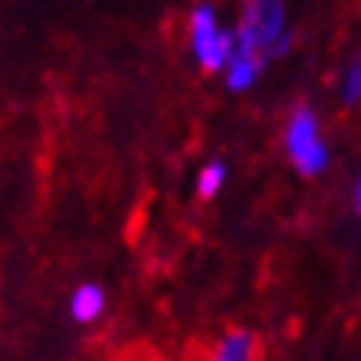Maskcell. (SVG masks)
<instances>
[{"label":"cell","instance_id":"5b68a950","mask_svg":"<svg viewBox=\"0 0 361 361\" xmlns=\"http://www.w3.org/2000/svg\"><path fill=\"white\" fill-rule=\"evenodd\" d=\"M265 60L262 54H232V60H229V66L222 70L226 73V87L232 90V93H242V90H249L255 80L262 77V70H265Z\"/></svg>","mask_w":361,"mask_h":361},{"label":"cell","instance_id":"ba28073f","mask_svg":"<svg viewBox=\"0 0 361 361\" xmlns=\"http://www.w3.org/2000/svg\"><path fill=\"white\" fill-rule=\"evenodd\" d=\"M341 99L355 106L361 103V54L355 56V63L348 66V73H345V83H341Z\"/></svg>","mask_w":361,"mask_h":361},{"label":"cell","instance_id":"30bf717a","mask_svg":"<svg viewBox=\"0 0 361 361\" xmlns=\"http://www.w3.org/2000/svg\"><path fill=\"white\" fill-rule=\"evenodd\" d=\"M355 209H358V216H361V176H358V183H355Z\"/></svg>","mask_w":361,"mask_h":361},{"label":"cell","instance_id":"3957f363","mask_svg":"<svg viewBox=\"0 0 361 361\" xmlns=\"http://www.w3.org/2000/svg\"><path fill=\"white\" fill-rule=\"evenodd\" d=\"M242 23L255 33L259 50H262L265 60H272L275 47H279V40H282L285 30H288L282 0H245V7H242Z\"/></svg>","mask_w":361,"mask_h":361},{"label":"cell","instance_id":"52a82bcc","mask_svg":"<svg viewBox=\"0 0 361 361\" xmlns=\"http://www.w3.org/2000/svg\"><path fill=\"white\" fill-rule=\"evenodd\" d=\"M226 183V163H206L196 176V196L199 199H212Z\"/></svg>","mask_w":361,"mask_h":361},{"label":"cell","instance_id":"8992f818","mask_svg":"<svg viewBox=\"0 0 361 361\" xmlns=\"http://www.w3.org/2000/svg\"><path fill=\"white\" fill-rule=\"evenodd\" d=\"M103 308H106V295H103V288L93 282H83L70 295V315H73V322H80V325H87V322H97L99 315H103Z\"/></svg>","mask_w":361,"mask_h":361},{"label":"cell","instance_id":"7a4b0ae2","mask_svg":"<svg viewBox=\"0 0 361 361\" xmlns=\"http://www.w3.org/2000/svg\"><path fill=\"white\" fill-rule=\"evenodd\" d=\"M189 44H192L199 66L206 73H216V70H226L235 54V30H222L216 7L202 0L189 13Z\"/></svg>","mask_w":361,"mask_h":361},{"label":"cell","instance_id":"6da1fadb","mask_svg":"<svg viewBox=\"0 0 361 361\" xmlns=\"http://www.w3.org/2000/svg\"><path fill=\"white\" fill-rule=\"evenodd\" d=\"M285 149L288 159L302 176H322L331 163L329 142L322 140V126H318V113L312 106H295L292 120L285 126Z\"/></svg>","mask_w":361,"mask_h":361},{"label":"cell","instance_id":"9c48e42d","mask_svg":"<svg viewBox=\"0 0 361 361\" xmlns=\"http://www.w3.org/2000/svg\"><path fill=\"white\" fill-rule=\"evenodd\" d=\"M292 40H295V33H292V27H288V30H285V37L279 40V47H275V56L288 54V47H292Z\"/></svg>","mask_w":361,"mask_h":361},{"label":"cell","instance_id":"277c9868","mask_svg":"<svg viewBox=\"0 0 361 361\" xmlns=\"http://www.w3.org/2000/svg\"><path fill=\"white\" fill-rule=\"evenodd\" d=\"M209 361H259V335L249 329H229L216 341Z\"/></svg>","mask_w":361,"mask_h":361}]
</instances>
